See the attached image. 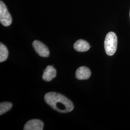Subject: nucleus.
<instances>
[{"label":"nucleus","mask_w":130,"mask_h":130,"mask_svg":"<svg viewBox=\"0 0 130 130\" xmlns=\"http://www.w3.org/2000/svg\"><path fill=\"white\" fill-rule=\"evenodd\" d=\"M44 124L42 121L37 119L28 121L24 126V130H42Z\"/></svg>","instance_id":"nucleus-5"},{"label":"nucleus","mask_w":130,"mask_h":130,"mask_svg":"<svg viewBox=\"0 0 130 130\" xmlns=\"http://www.w3.org/2000/svg\"><path fill=\"white\" fill-rule=\"evenodd\" d=\"M12 107V104L10 102H2L0 104V115H2L9 110Z\"/></svg>","instance_id":"nucleus-10"},{"label":"nucleus","mask_w":130,"mask_h":130,"mask_svg":"<svg viewBox=\"0 0 130 130\" xmlns=\"http://www.w3.org/2000/svg\"><path fill=\"white\" fill-rule=\"evenodd\" d=\"M47 104L57 111L62 113L72 111L74 108L73 103L60 93L56 92L47 93L44 96Z\"/></svg>","instance_id":"nucleus-1"},{"label":"nucleus","mask_w":130,"mask_h":130,"mask_svg":"<svg viewBox=\"0 0 130 130\" xmlns=\"http://www.w3.org/2000/svg\"><path fill=\"white\" fill-rule=\"evenodd\" d=\"M118 40L116 34L113 32L108 33L106 36L104 45L105 51L108 56H113L116 51Z\"/></svg>","instance_id":"nucleus-2"},{"label":"nucleus","mask_w":130,"mask_h":130,"mask_svg":"<svg viewBox=\"0 0 130 130\" xmlns=\"http://www.w3.org/2000/svg\"><path fill=\"white\" fill-rule=\"evenodd\" d=\"M91 75V72L89 69L82 66L78 68L76 72V77L79 80H84L88 79Z\"/></svg>","instance_id":"nucleus-6"},{"label":"nucleus","mask_w":130,"mask_h":130,"mask_svg":"<svg viewBox=\"0 0 130 130\" xmlns=\"http://www.w3.org/2000/svg\"><path fill=\"white\" fill-rule=\"evenodd\" d=\"M8 56V51L6 47L4 44H0V62H4Z\"/></svg>","instance_id":"nucleus-9"},{"label":"nucleus","mask_w":130,"mask_h":130,"mask_svg":"<svg viewBox=\"0 0 130 130\" xmlns=\"http://www.w3.org/2000/svg\"><path fill=\"white\" fill-rule=\"evenodd\" d=\"M90 48V45L88 42L84 40L80 39L75 42L74 48L77 51L84 52L87 51Z\"/></svg>","instance_id":"nucleus-8"},{"label":"nucleus","mask_w":130,"mask_h":130,"mask_svg":"<svg viewBox=\"0 0 130 130\" xmlns=\"http://www.w3.org/2000/svg\"><path fill=\"white\" fill-rule=\"evenodd\" d=\"M43 71L42 79L46 82L51 81L56 76V70L52 66H48Z\"/></svg>","instance_id":"nucleus-7"},{"label":"nucleus","mask_w":130,"mask_h":130,"mask_svg":"<svg viewBox=\"0 0 130 130\" xmlns=\"http://www.w3.org/2000/svg\"></svg>","instance_id":"nucleus-11"},{"label":"nucleus","mask_w":130,"mask_h":130,"mask_svg":"<svg viewBox=\"0 0 130 130\" xmlns=\"http://www.w3.org/2000/svg\"><path fill=\"white\" fill-rule=\"evenodd\" d=\"M32 45L35 51L40 56L47 57L49 56L50 53L48 47L42 42L35 40L33 42Z\"/></svg>","instance_id":"nucleus-4"},{"label":"nucleus","mask_w":130,"mask_h":130,"mask_svg":"<svg viewBox=\"0 0 130 130\" xmlns=\"http://www.w3.org/2000/svg\"><path fill=\"white\" fill-rule=\"evenodd\" d=\"M0 22L3 26L8 27L12 22V17L6 5L2 1L0 2Z\"/></svg>","instance_id":"nucleus-3"}]
</instances>
